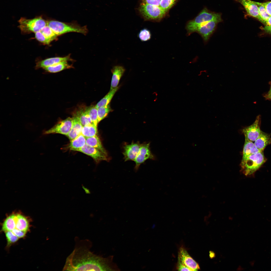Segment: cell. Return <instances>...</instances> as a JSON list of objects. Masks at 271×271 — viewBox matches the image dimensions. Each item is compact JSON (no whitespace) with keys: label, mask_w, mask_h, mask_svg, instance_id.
Listing matches in <instances>:
<instances>
[{"label":"cell","mask_w":271,"mask_h":271,"mask_svg":"<svg viewBox=\"0 0 271 271\" xmlns=\"http://www.w3.org/2000/svg\"><path fill=\"white\" fill-rule=\"evenodd\" d=\"M113 257L112 255L104 258L94 254L86 246L76 245L66 258L63 270L120 271L113 261Z\"/></svg>","instance_id":"6da1fadb"},{"label":"cell","mask_w":271,"mask_h":271,"mask_svg":"<svg viewBox=\"0 0 271 271\" xmlns=\"http://www.w3.org/2000/svg\"><path fill=\"white\" fill-rule=\"evenodd\" d=\"M266 160L263 151L250 155L242 159L240 164L241 171L246 176L254 175Z\"/></svg>","instance_id":"7a4b0ae2"},{"label":"cell","mask_w":271,"mask_h":271,"mask_svg":"<svg viewBox=\"0 0 271 271\" xmlns=\"http://www.w3.org/2000/svg\"><path fill=\"white\" fill-rule=\"evenodd\" d=\"M47 25L58 36L69 32H75L86 35L88 31L86 26H82L76 22L65 23L57 21H46Z\"/></svg>","instance_id":"3957f363"},{"label":"cell","mask_w":271,"mask_h":271,"mask_svg":"<svg viewBox=\"0 0 271 271\" xmlns=\"http://www.w3.org/2000/svg\"><path fill=\"white\" fill-rule=\"evenodd\" d=\"M216 19H222L220 14L211 12L207 9H204L195 19L187 23L186 26L187 34L189 35L196 32L200 27L209 22Z\"/></svg>","instance_id":"277c9868"},{"label":"cell","mask_w":271,"mask_h":271,"mask_svg":"<svg viewBox=\"0 0 271 271\" xmlns=\"http://www.w3.org/2000/svg\"><path fill=\"white\" fill-rule=\"evenodd\" d=\"M19 27L22 33H36L41 31L47 25L46 21L41 17L32 19L21 18L19 20Z\"/></svg>","instance_id":"5b68a950"},{"label":"cell","mask_w":271,"mask_h":271,"mask_svg":"<svg viewBox=\"0 0 271 271\" xmlns=\"http://www.w3.org/2000/svg\"><path fill=\"white\" fill-rule=\"evenodd\" d=\"M139 11L147 20H156L162 18L166 13L160 6L142 3Z\"/></svg>","instance_id":"8992f818"},{"label":"cell","mask_w":271,"mask_h":271,"mask_svg":"<svg viewBox=\"0 0 271 271\" xmlns=\"http://www.w3.org/2000/svg\"><path fill=\"white\" fill-rule=\"evenodd\" d=\"M261 119L260 116L258 115L252 124L242 130L245 137L252 142L255 141L261 131L260 129Z\"/></svg>","instance_id":"52a82bcc"},{"label":"cell","mask_w":271,"mask_h":271,"mask_svg":"<svg viewBox=\"0 0 271 271\" xmlns=\"http://www.w3.org/2000/svg\"><path fill=\"white\" fill-rule=\"evenodd\" d=\"M73 124V118L68 117L60 121L49 130L44 132L45 134L59 133L66 136L71 130Z\"/></svg>","instance_id":"ba28073f"},{"label":"cell","mask_w":271,"mask_h":271,"mask_svg":"<svg viewBox=\"0 0 271 271\" xmlns=\"http://www.w3.org/2000/svg\"><path fill=\"white\" fill-rule=\"evenodd\" d=\"M150 143L141 145L140 151L135 160V169L137 170L140 165L148 159H154L155 157L151 153L150 147Z\"/></svg>","instance_id":"9c48e42d"},{"label":"cell","mask_w":271,"mask_h":271,"mask_svg":"<svg viewBox=\"0 0 271 271\" xmlns=\"http://www.w3.org/2000/svg\"><path fill=\"white\" fill-rule=\"evenodd\" d=\"M178 259L192 271H196L200 269L198 264L190 256L186 250L183 247H181L179 249Z\"/></svg>","instance_id":"30bf717a"},{"label":"cell","mask_w":271,"mask_h":271,"mask_svg":"<svg viewBox=\"0 0 271 271\" xmlns=\"http://www.w3.org/2000/svg\"><path fill=\"white\" fill-rule=\"evenodd\" d=\"M222 20L216 19L209 22L199 27L196 32L199 34L204 41L206 42L214 31L217 24Z\"/></svg>","instance_id":"8fae6325"},{"label":"cell","mask_w":271,"mask_h":271,"mask_svg":"<svg viewBox=\"0 0 271 271\" xmlns=\"http://www.w3.org/2000/svg\"><path fill=\"white\" fill-rule=\"evenodd\" d=\"M77 151L81 152L91 156L97 163H98L101 161L106 160H107V155L98 149L86 144Z\"/></svg>","instance_id":"7c38bea8"},{"label":"cell","mask_w":271,"mask_h":271,"mask_svg":"<svg viewBox=\"0 0 271 271\" xmlns=\"http://www.w3.org/2000/svg\"><path fill=\"white\" fill-rule=\"evenodd\" d=\"M240 3L244 7L248 14L257 19L263 23L259 13L258 7L254 2L250 0H235Z\"/></svg>","instance_id":"4fadbf2b"},{"label":"cell","mask_w":271,"mask_h":271,"mask_svg":"<svg viewBox=\"0 0 271 271\" xmlns=\"http://www.w3.org/2000/svg\"><path fill=\"white\" fill-rule=\"evenodd\" d=\"M141 146V145L138 143H133L125 146L123 153L125 161H134L139 153Z\"/></svg>","instance_id":"5bb4252c"},{"label":"cell","mask_w":271,"mask_h":271,"mask_svg":"<svg viewBox=\"0 0 271 271\" xmlns=\"http://www.w3.org/2000/svg\"><path fill=\"white\" fill-rule=\"evenodd\" d=\"M112 74L110 91L117 87L120 78L124 74L125 69L122 66L116 65L111 69Z\"/></svg>","instance_id":"9a60e30c"},{"label":"cell","mask_w":271,"mask_h":271,"mask_svg":"<svg viewBox=\"0 0 271 271\" xmlns=\"http://www.w3.org/2000/svg\"><path fill=\"white\" fill-rule=\"evenodd\" d=\"M73 60L69 54L65 57H52L41 60L38 63L37 66L38 67L44 68L62 61Z\"/></svg>","instance_id":"2e32d148"},{"label":"cell","mask_w":271,"mask_h":271,"mask_svg":"<svg viewBox=\"0 0 271 271\" xmlns=\"http://www.w3.org/2000/svg\"><path fill=\"white\" fill-rule=\"evenodd\" d=\"M254 144L260 151H263L266 147L271 144V137L268 134L261 131L258 138L255 141Z\"/></svg>","instance_id":"e0dca14e"},{"label":"cell","mask_w":271,"mask_h":271,"mask_svg":"<svg viewBox=\"0 0 271 271\" xmlns=\"http://www.w3.org/2000/svg\"><path fill=\"white\" fill-rule=\"evenodd\" d=\"M83 126L78 118L75 116L73 118L72 128L66 136L71 141L74 139L81 134Z\"/></svg>","instance_id":"ac0fdd59"},{"label":"cell","mask_w":271,"mask_h":271,"mask_svg":"<svg viewBox=\"0 0 271 271\" xmlns=\"http://www.w3.org/2000/svg\"><path fill=\"white\" fill-rule=\"evenodd\" d=\"M260 151L256 147L252 142L245 137V142L244 146L242 159L245 158L250 155L258 153Z\"/></svg>","instance_id":"d6986e66"},{"label":"cell","mask_w":271,"mask_h":271,"mask_svg":"<svg viewBox=\"0 0 271 271\" xmlns=\"http://www.w3.org/2000/svg\"><path fill=\"white\" fill-rule=\"evenodd\" d=\"M16 223L15 229L26 232L28 231L29 223L26 217L22 215L16 214Z\"/></svg>","instance_id":"ffe728a7"},{"label":"cell","mask_w":271,"mask_h":271,"mask_svg":"<svg viewBox=\"0 0 271 271\" xmlns=\"http://www.w3.org/2000/svg\"><path fill=\"white\" fill-rule=\"evenodd\" d=\"M86 144L96 148L107 155V152L103 147L101 141L97 135L86 138Z\"/></svg>","instance_id":"44dd1931"},{"label":"cell","mask_w":271,"mask_h":271,"mask_svg":"<svg viewBox=\"0 0 271 271\" xmlns=\"http://www.w3.org/2000/svg\"><path fill=\"white\" fill-rule=\"evenodd\" d=\"M86 138L82 134L71 141L69 148L71 150L77 151L86 144Z\"/></svg>","instance_id":"7402d4cb"},{"label":"cell","mask_w":271,"mask_h":271,"mask_svg":"<svg viewBox=\"0 0 271 271\" xmlns=\"http://www.w3.org/2000/svg\"><path fill=\"white\" fill-rule=\"evenodd\" d=\"M67 62V61H62L44 69L49 72L55 73L65 69L73 68L72 65L69 64Z\"/></svg>","instance_id":"603a6c76"},{"label":"cell","mask_w":271,"mask_h":271,"mask_svg":"<svg viewBox=\"0 0 271 271\" xmlns=\"http://www.w3.org/2000/svg\"><path fill=\"white\" fill-rule=\"evenodd\" d=\"M16 214H12L8 217L4 221L2 226V230L5 232L12 231L15 229Z\"/></svg>","instance_id":"cb8c5ba5"},{"label":"cell","mask_w":271,"mask_h":271,"mask_svg":"<svg viewBox=\"0 0 271 271\" xmlns=\"http://www.w3.org/2000/svg\"><path fill=\"white\" fill-rule=\"evenodd\" d=\"M97 127L93 124L84 126L82 128L81 134L86 138L96 136L97 133Z\"/></svg>","instance_id":"d4e9b609"},{"label":"cell","mask_w":271,"mask_h":271,"mask_svg":"<svg viewBox=\"0 0 271 271\" xmlns=\"http://www.w3.org/2000/svg\"><path fill=\"white\" fill-rule=\"evenodd\" d=\"M118 88V87H117L110 91L105 96L98 102L95 106L98 109L100 107L108 104Z\"/></svg>","instance_id":"484cf974"},{"label":"cell","mask_w":271,"mask_h":271,"mask_svg":"<svg viewBox=\"0 0 271 271\" xmlns=\"http://www.w3.org/2000/svg\"><path fill=\"white\" fill-rule=\"evenodd\" d=\"M76 114L75 116L78 118L83 126L93 124L89 115L86 110L85 111H80Z\"/></svg>","instance_id":"4316f807"},{"label":"cell","mask_w":271,"mask_h":271,"mask_svg":"<svg viewBox=\"0 0 271 271\" xmlns=\"http://www.w3.org/2000/svg\"><path fill=\"white\" fill-rule=\"evenodd\" d=\"M111 110L109 104L98 108L97 114L98 123L106 117L108 113Z\"/></svg>","instance_id":"83f0119b"},{"label":"cell","mask_w":271,"mask_h":271,"mask_svg":"<svg viewBox=\"0 0 271 271\" xmlns=\"http://www.w3.org/2000/svg\"><path fill=\"white\" fill-rule=\"evenodd\" d=\"M89 115L93 123L97 126L98 123V119L97 108L95 106H91L86 110Z\"/></svg>","instance_id":"f1b7e54d"},{"label":"cell","mask_w":271,"mask_h":271,"mask_svg":"<svg viewBox=\"0 0 271 271\" xmlns=\"http://www.w3.org/2000/svg\"><path fill=\"white\" fill-rule=\"evenodd\" d=\"M40 31L47 39L51 42L56 40L58 36L47 25Z\"/></svg>","instance_id":"f546056e"},{"label":"cell","mask_w":271,"mask_h":271,"mask_svg":"<svg viewBox=\"0 0 271 271\" xmlns=\"http://www.w3.org/2000/svg\"><path fill=\"white\" fill-rule=\"evenodd\" d=\"M254 2L257 6L259 15L263 21V23H264L265 22L270 16L267 12L264 7L262 3L255 2Z\"/></svg>","instance_id":"4dcf8cb0"},{"label":"cell","mask_w":271,"mask_h":271,"mask_svg":"<svg viewBox=\"0 0 271 271\" xmlns=\"http://www.w3.org/2000/svg\"><path fill=\"white\" fill-rule=\"evenodd\" d=\"M138 37L142 42H145L150 40L151 36L150 31L146 28L141 30L137 35Z\"/></svg>","instance_id":"1f68e13d"},{"label":"cell","mask_w":271,"mask_h":271,"mask_svg":"<svg viewBox=\"0 0 271 271\" xmlns=\"http://www.w3.org/2000/svg\"><path fill=\"white\" fill-rule=\"evenodd\" d=\"M176 0H161L159 6L166 12L174 4Z\"/></svg>","instance_id":"d6a6232c"},{"label":"cell","mask_w":271,"mask_h":271,"mask_svg":"<svg viewBox=\"0 0 271 271\" xmlns=\"http://www.w3.org/2000/svg\"><path fill=\"white\" fill-rule=\"evenodd\" d=\"M5 233L8 243L9 244L15 242L19 238L11 231H7Z\"/></svg>","instance_id":"836d02e7"},{"label":"cell","mask_w":271,"mask_h":271,"mask_svg":"<svg viewBox=\"0 0 271 271\" xmlns=\"http://www.w3.org/2000/svg\"><path fill=\"white\" fill-rule=\"evenodd\" d=\"M35 37L39 41L45 44H49L51 42L47 39L40 31L35 33Z\"/></svg>","instance_id":"e575fe53"},{"label":"cell","mask_w":271,"mask_h":271,"mask_svg":"<svg viewBox=\"0 0 271 271\" xmlns=\"http://www.w3.org/2000/svg\"><path fill=\"white\" fill-rule=\"evenodd\" d=\"M177 269L179 271H192L191 269L181 263L179 259H178Z\"/></svg>","instance_id":"d590c367"},{"label":"cell","mask_w":271,"mask_h":271,"mask_svg":"<svg viewBox=\"0 0 271 271\" xmlns=\"http://www.w3.org/2000/svg\"><path fill=\"white\" fill-rule=\"evenodd\" d=\"M161 0H142L143 3L159 6Z\"/></svg>","instance_id":"8d00e7d4"},{"label":"cell","mask_w":271,"mask_h":271,"mask_svg":"<svg viewBox=\"0 0 271 271\" xmlns=\"http://www.w3.org/2000/svg\"><path fill=\"white\" fill-rule=\"evenodd\" d=\"M12 232L19 238H21L24 237L26 232L16 229L13 230Z\"/></svg>","instance_id":"74e56055"},{"label":"cell","mask_w":271,"mask_h":271,"mask_svg":"<svg viewBox=\"0 0 271 271\" xmlns=\"http://www.w3.org/2000/svg\"><path fill=\"white\" fill-rule=\"evenodd\" d=\"M267 13L271 16V1L265 3H262Z\"/></svg>","instance_id":"f35d334b"},{"label":"cell","mask_w":271,"mask_h":271,"mask_svg":"<svg viewBox=\"0 0 271 271\" xmlns=\"http://www.w3.org/2000/svg\"><path fill=\"white\" fill-rule=\"evenodd\" d=\"M264 97L266 99L271 100V87L269 91L265 95Z\"/></svg>","instance_id":"ab89813d"},{"label":"cell","mask_w":271,"mask_h":271,"mask_svg":"<svg viewBox=\"0 0 271 271\" xmlns=\"http://www.w3.org/2000/svg\"><path fill=\"white\" fill-rule=\"evenodd\" d=\"M263 29L266 32L271 34V26H265Z\"/></svg>","instance_id":"60d3db41"},{"label":"cell","mask_w":271,"mask_h":271,"mask_svg":"<svg viewBox=\"0 0 271 271\" xmlns=\"http://www.w3.org/2000/svg\"><path fill=\"white\" fill-rule=\"evenodd\" d=\"M264 23L266 24V26H271V16Z\"/></svg>","instance_id":"b9f144b4"},{"label":"cell","mask_w":271,"mask_h":271,"mask_svg":"<svg viewBox=\"0 0 271 271\" xmlns=\"http://www.w3.org/2000/svg\"><path fill=\"white\" fill-rule=\"evenodd\" d=\"M210 256L211 258L214 257L215 256V254L212 251H210Z\"/></svg>","instance_id":"7bdbcfd3"},{"label":"cell","mask_w":271,"mask_h":271,"mask_svg":"<svg viewBox=\"0 0 271 271\" xmlns=\"http://www.w3.org/2000/svg\"><path fill=\"white\" fill-rule=\"evenodd\" d=\"M82 187H83V188L84 189V190H85L86 193H87V194H90V190H89V189H88V188H86L85 187L83 186Z\"/></svg>","instance_id":"ee69618b"},{"label":"cell","mask_w":271,"mask_h":271,"mask_svg":"<svg viewBox=\"0 0 271 271\" xmlns=\"http://www.w3.org/2000/svg\"><path fill=\"white\" fill-rule=\"evenodd\" d=\"M270 87H271V85Z\"/></svg>","instance_id":"f6af8a7d"}]
</instances>
